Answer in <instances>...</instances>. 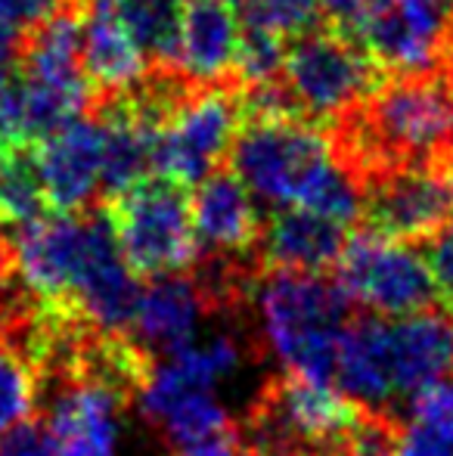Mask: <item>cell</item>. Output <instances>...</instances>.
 I'll list each match as a JSON object with an SVG mask.
<instances>
[{
  "instance_id": "33",
  "label": "cell",
  "mask_w": 453,
  "mask_h": 456,
  "mask_svg": "<svg viewBox=\"0 0 453 456\" xmlns=\"http://www.w3.org/2000/svg\"><path fill=\"white\" fill-rule=\"evenodd\" d=\"M174 456H246L239 444V435H236V426L224 435H214L208 441H199V444L190 447H177Z\"/></svg>"
},
{
  "instance_id": "10",
  "label": "cell",
  "mask_w": 453,
  "mask_h": 456,
  "mask_svg": "<svg viewBox=\"0 0 453 456\" xmlns=\"http://www.w3.org/2000/svg\"><path fill=\"white\" fill-rule=\"evenodd\" d=\"M336 276L354 307L382 317H404L441 301L435 273L417 248L369 230L344 242Z\"/></svg>"
},
{
  "instance_id": "12",
  "label": "cell",
  "mask_w": 453,
  "mask_h": 456,
  "mask_svg": "<svg viewBox=\"0 0 453 456\" xmlns=\"http://www.w3.org/2000/svg\"><path fill=\"white\" fill-rule=\"evenodd\" d=\"M97 215L100 205L97 208L91 205L85 211L72 215L56 211L16 227V233L10 236L12 280L35 301L75 307V292L85 273Z\"/></svg>"
},
{
  "instance_id": "14",
  "label": "cell",
  "mask_w": 453,
  "mask_h": 456,
  "mask_svg": "<svg viewBox=\"0 0 453 456\" xmlns=\"http://www.w3.org/2000/svg\"><path fill=\"white\" fill-rule=\"evenodd\" d=\"M44 422L60 456H118L121 413L131 403L103 385L69 379V382L44 385Z\"/></svg>"
},
{
  "instance_id": "11",
  "label": "cell",
  "mask_w": 453,
  "mask_h": 456,
  "mask_svg": "<svg viewBox=\"0 0 453 456\" xmlns=\"http://www.w3.org/2000/svg\"><path fill=\"white\" fill-rule=\"evenodd\" d=\"M242 102L224 87L183 94L156 131V175L199 183L214 175L239 134Z\"/></svg>"
},
{
  "instance_id": "18",
  "label": "cell",
  "mask_w": 453,
  "mask_h": 456,
  "mask_svg": "<svg viewBox=\"0 0 453 456\" xmlns=\"http://www.w3.org/2000/svg\"><path fill=\"white\" fill-rule=\"evenodd\" d=\"M206 314V298H202L199 286L187 271L156 276L140 292L137 314H133L127 336L143 345L152 357H168L196 342V332H199Z\"/></svg>"
},
{
  "instance_id": "32",
  "label": "cell",
  "mask_w": 453,
  "mask_h": 456,
  "mask_svg": "<svg viewBox=\"0 0 453 456\" xmlns=\"http://www.w3.org/2000/svg\"><path fill=\"white\" fill-rule=\"evenodd\" d=\"M394 456H453V441L438 438L429 428L413 422V426H400Z\"/></svg>"
},
{
  "instance_id": "19",
  "label": "cell",
  "mask_w": 453,
  "mask_h": 456,
  "mask_svg": "<svg viewBox=\"0 0 453 456\" xmlns=\"http://www.w3.org/2000/svg\"><path fill=\"white\" fill-rule=\"evenodd\" d=\"M199 252L255 255L261 236V215L248 186L233 171H214L190 199Z\"/></svg>"
},
{
  "instance_id": "35",
  "label": "cell",
  "mask_w": 453,
  "mask_h": 456,
  "mask_svg": "<svg viewBox=\"0 0 453 456\" xmlns=\"http://www.w3.org/2000/svg\"><path fill=\"white\" fill-rule=\"evenodd\" d=\"M0 152H4V140H0Z\"/></svg>"
},
{
  "instance_id": "5",
  "label": "cell",
  "mask_w": 453,
  "mask_h": 456,
  "mask_svg": "<svg viewBox=\"0 0 453 456\" xmlns=\"http://www.w3.org/2000/svg\"><path fill=\"white\" fill-rule=\"evenodd\" d=\"M255 311L261 326V351L271 348L283 372L329 382L344 326L354 317V301L339 282L311 273L264 271L255 282Z\"/></svg>"
},
{
  "instance_id": "28",
  "label": "cell",
  "mask_w": 453,
  "mask_h": 456,
  "mask_svg": "<svg viewBox=\"0 0 453 456\" xmlns=\"http://www.w3.org/2000/svg\"><path fill=\"white\" fill-rule=\"evenodd\" d=\"M66 0H0V28L25 37L62 10Z\"/></svg>"
},
{
  "instance_id": "23",
  "label": "cell",
  "mask_w": 453,
  "mask_h": 456,
  "mask_svg": "<svg viewBox=\"0 0 453 456\" xmlns=\"http://www.w3.org/2000/svg\"><path fill=\"white\" fill-rule=\"evenodd\" d=\"M109 6L150 60H171L187 0H91Z\"/></svg>"
},
{
  "instance_id": "3",
  "label": "cell",
  "mask_w": 453,
  "mask_h": 456,
  "mask_svg": "<svg viewBox=\"0 0 453 456\" xmlns=\"http://www.w3.org/2000/svg\"><path fill=\"white\" fill-rule=\"evenodd\" d=\"M339 156L360 181L394 165L453 152V69L376 85L339 121Z\"/></svg>"
},
{
  "instance_id": "16",
  "label": "cell",
  "mask_w": 453,
  "mask_h": 456,
  "mask_svg": "<svg viewBox=\"0 0 453 456\" xmlns=\"http://www.w3.org/2000/svg\"><path fill=\"white\" fill-rule=\"evenodd\" d=\"M242 25L233 0H187L171 66L196 87H214L236 72Z\"/></svg>"
},
{
  "instance_id": "1",
  "label": "cell",
  "mask_w": 453,
  "mask_h": 456,
  "mask_svg": "<svg viewBox=\"0 0 453 456\" xmlns=\"http://www.w3.org/2000/svg\"><path fill=\"white\" fill-rule=\"evenodd\" d=\"M233 175L273 208H308L354 224L363 208V181L339 156L333 137L302 115H258L236 134Z\"/></svg>"
},
{
  "instance_id": "27",
  "label": "cell",
  "mask_w": 453,
  "mask_h": 456,
  "mask_svg": "<svg viewBox=\"0 0 453 456\" xmlns=\"http://www.w3.org/2000/svg\"><path fill=\"white\" fill-rule=\"evenodd\" d=\"M407 407H410L417 426L429 428L444 441H453V376L425 385Z\"/></svg>"
},
{
  "instance_id": "30",
  "label": "cell",
  "mask_w": 453,
  "mask_h": 456,
  "mask_svg": "<svg viewBox=\"0 0 453 456\" xmlns=\"http://www.w3.org/2000/svg\"><path fill=\"white\" fill-rule=\"evenodd\" d=\"M327 16L342 28L344 37H357L367 31V25L388 6V0H320Z\"/></svg>"
},
{
  "instance_id": "25",
  "label": "cell",
  "mask_w": 453,
  "mask_h": 456,
  "mask_svg": "<svg viewBox=\"0 0 453 456\" xmlns=\"http://www.w3.org/2000/svg\"><path fill=\"white\" fill-rule=\"evenodd\" d=\"M283 41L286 37L273 35V31L246 25L239 41V56H236V75L248 87L277 85L279 75H283L286 50H289Z\"/></svg>"
},
{
  "instance_id": "4",
  "label": "cell",
  "mask_w": 453,
  "mask_h": 456,
  "mask_svg": "<svg viewBox=\"0 0 453 456\" xmlns=\"http://www.w3.org/2000/svg\"><path fill=\"white\" fill-rule=\"evenodd\" d=\"M19 50V75L0 94V140L35 146L91 106L93 85L81 56V19L60 10Z\"/></svg>"
},
{
  "instance_id": "26",
  "label": "cell",
  "mask_w": 453,
  "mask_h": 456,
  "mask_svg": "<svg viewBox=\"0 0 453 456\" xmlns=\"http://www.w3.org/2000/svg\"><path fill=\"white\" fill-rule=\"evenodd\" d=\"M320 10V0H239L246 25L273 31L279 37H298L311 31Z\"/></svg>"
},
{
  "instance_id": "17",
  "label": "cell",
  "mask_w": 453,
  "mask_h": 456,
  "mask_svg": "<svg viewBox=\"0 0 453 456\" xmlns=\"http://www.w3.org/2000/svg\"><path fill=\"white\" fill-rule=\"evenodd\" d=\"M348 242L344 224L308 208H277L258 236V261L264 271L323 276L336 271Z\"/></svg>"
},
{
  "instance_id": "31",
  "label": "cell",
  "mask_w": 453,
  "mask_h": 456,
  "mask_svg": "<svg viewBox=\"0 0 453 456\" xmlns=\"http://www.w3.org/2000/svg\"><path fill=\"white\" fill-rule=\"evenodd\" d=\"M429 267L435 273L441 301L453 307V224L429 240Z\"/></svg>"
},
{
  "instance_id": "24",
  "label": "cell",
  "mask_w": 453,
  "mask_h": 456,
  "mask_svg": "<svg viewBox=\"0 0 453 456\" xmlns=\"http://www.w3.org/2000/svg\"><path fill=\"white\" fill-rule=\"evenodd\" d=\"M37 410V376L22 351L0 338V435L31 419Z\"/></svg>"
},
{
  "instance_id": "7",
  "label": "cell",
  "mask_w": 453,
  "mask_h": 456,
  "mask_svg": "<svg viewBox=\"0 0 453 456\" xmlns=\"http://www.w3.org/2000/svg\"><path fill=\"white\" fill-rule=\"evenodd\" d=\"M118 248L137 276H168L193 267L199 255L187 186L168 177H146L131 190L103 199Z\"/></svg>"
},
{
  "instance_id": "6",
  "label": "cell",
  "mask_w": 453,
  "mask_h": 456,
  "mask_svg": "<svg viewBox=\"0 0 453 456\" xmlns=\"http://www.w3.org/2000/svg\"><path fill=\"white\" fill-rule=\"evenodd\" d=\"M360 413L336 385L283 372L261 385L236 435L246 456H344Z\"/></svg>"
},
{
  "instance_id": "34",
  "label": "cell",
  "mask_w": 453,
  "mask_h": 456,
  "mask_svg": "<svg viewBox=\"0 0 453 456\" xmlns=\"http://www.w3.org/2000/svg\"><path fill=\"white\" fill-rule=\"evenodd\" d=\"M12 276V255H10V240L0 233V289L10 282Z\"/></svg>"
},
{
  "instance_id": "15",
  "label": "cell",
  "mask_w": 453,
  "mask_h": 456,
  "mask_svg": "<svg viewBox=\"0 0 453 456\" xmlns=\"http://www.w3.org/2000/svg\"><path fill=\"white\" fill-rule=\"evenodd\" d=\"M37 171L53 211H85L93 199H103L106 127L103 118H81L62 125L35 143Z\"/></svg>"
},
{
  "instance_id": "20",
  "label": "cell",
  "mask_w": 453,
  "mask_h": 456,
  "mask_svg": "<svg viewBox=\"0 0 453 456\" xmlns=\"http://www.w3.org/2000/svg\"><path fill=\"white\" fill-rule=\"evenodd\" d=\"M81 56L91 85L103 94L125 96L143 87L150 56L109 6L93 4L87 19H81Z\"/></svg>"
},
{
  "instance_id": "22",
  "label": "cell",
  "mask_w": 453,
  "mask_h": 456,
  "mask_svg": "<svg viewBox=\"0 0 453 456\" xmlns=\"http://www.w3.org/2000/svg\"><path fill=\"white\" fill-rule=\"evenodd\" d=\"M50 211L37 171L35 146H6L0 152V224L22 227Z\"/></svg>"
},
{
  "instance_id": "13",
  "label": "cell",
  "mask_w": 453,
  "mask_h": 456,
  "mask_svg": "<svg viewBox=\"0 0 453 456\" xmlns=\"http://www.w3.org/2000/svg\"><path fill=\"white\" fill-rule=\"evenodd\" d=\"M360 41L376 66L398 75L435 72L453 56V0H388Z\"/></svg>"
},
{
  "instance_id": "2",
  "label": "cell",
  "mask_w": 453,
  "mask_h": 456,
  "mask_svg": "<svg viewBox=\"0 0 453 456\" xmlns=\"http://www.w3.org/2000/svg\"><path fill=\"white\" fill-rule=\"evenodd\" d=\"M453 376V307L404 317L354 314L344 326L333 385L357 407L398 416L425 385Z\"/></svg>"
},
{
  "instance_id": "8",
  "label": "cell",
  "mask_w": 453,
  "mask_h": 456,
  "mask_svg": "<svg viewBox=\"0 0 453 456\" xmlns=\"http://www.w3.org/2000/svg\"><path fill=\"white\" fill-rule=\"evenodd\" d=\"M279 85L295 115L342 121L376 87V62L342 31H304L286 50Z\"/></svg>"
},
{
  "instance_id": "9",
  "label": "cell",
  "mask_w": 453,
  "mask_h": 456,
  "mask_svg": "<svg viewBox=\"0 0 453 456\" xmlns=\"http://www.w3.org/2000/svg\"><path fill=\"white\" fill-rule=\"evenodd\" d=\"M363 230L394 242H429L453 224V152L407 162L363 181Z\"/></svg>"
},
{
  "instance_id": "29",
  "label": "cell",
  "mask_w": 453,
  "mask_h": 456,
  "mask_svg": "<svg viewBox=\"0 0 453 456\" xmlns=\"http://www.w3.org/2000/svg\"><path fill=\"white\" fill-rule=\"evenodd\" d=\"M0 456H60L44 419H25L0 435Z\"/></svg>"
},
{
  "instance_id": "21",
  "label": "cell",
  "mask_w": 453,
  "mask_h": 456,
  "mask_svg": "<svg viewBox=\"0 0 453 456\" xmlns=\"http://www.w3.org/2000/svg\"><path fill=\"white\" fill-rule=\"evenodd\" d=\"M140 413L162 432V438L174 447H190L224 435L233 428L227 410L214 397V391H187V395L165 397V401L143 403Z\"/></svg>"
}]
</instances>
